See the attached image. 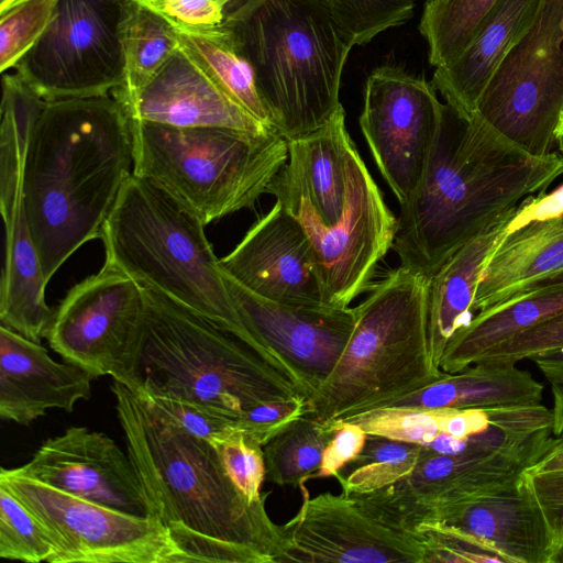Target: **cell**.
<instances>
[{
    "label": "cell",
    "mask_w": 563,
    "mask_h": 563,
    "mask_svg": "<svg viewBox=\"0 0 563 563\" xmlns=\"http://www.w3.org/2000/svg\"><path fill=\"white\" fill-rule=\"evenodd\" d=\"M111 391L148 516L168 531L181 563H276L284 533L267 514V496L250 501L210 442L156 413L122 383L114 380Z\"/></svg>",
    "instance_id": "obj_1"
},
{
    "label": "cell",
    "mask_w": 563,
    "mask_h": 563,
    "mask_svg": "<svg viewBox=\"0 0 563 563\" xmlns=\"http://www.w3.org/2000/svg\"><path fill=\"white\" fill-rule=\"evenodd\" d=\"M133 166L132 120L113 97L45 102L25 151L23 199L47 283L100 239Z\"/></svg>",
    "instance_id": "obj_2"
},
{
    "label": "cell",
    "mask_w": 563,
    "mask_h": 563,
    "mask_svg": "<svg viewBox=\"0 0 563 563\" xmlns=\"http://www.w3.org/2000/svg\"><path fill=\"white\" fill-rule=\"evenodd\" d=\"M563 175V156H533L476 113L445 104L421 181L400 206L393 249L400 266L431 278L464 244Z\"/></svg>",
    "instance_id": "obj_3"
},
{
    "label": "cell",
    "mask_w": 563,
    "mask_h": 563,
    "mask_svg": "<svg viewBox=\"0 0 563 563\" xmlns=\"http://www.w3.org/2000/svg\"><path fill=\"white\" fill-rule=\"evenodd\" d=\"M142 286V285H141ZM130 388L240 417L308 395L292 371L245 339L148 287Z\"/></svg>",
    "instance_id": "obj_4"
},
{
    "label": "cell",
    "mask_w": 563,
    "mask_h": 563,
    "mask_svg": "<svg viewBox=\"0 0 563 563\" xmlns=\"http://www.w3.org/2000/svg\"><path fill=\"white\" fill-rule=\"evenodd\" d=\"M223 25L286 141L317 131L342 107L341 78L356 43L319 0H247Z\"/></svg>",
    "instance_id": "obj_5"
},
{
    "label": "cell",
    "mask_w": 563,
    "mask_h": 563,
    "mask_svg": "<svg viewBox=\"0 0 563 563\" xmlns=\"http://www.w3.org/2000/svg\"><path fill=\"white\" fill-rule=\"evenodd\" d=\"M205 227L170 194L132 173L102 228L104 264L278 357L242 321Z\"/></svg>",
    "instance_id": "obj_6"
},
{
    "label": "cell",
    "mask_w": 563,
    "mask_h": 563,
    "mask_svg": "<svg viewBox=\"0 0 563 563\" xmlns=\"http://www.w3.org/2000/svg\"><path fill=\"white\" fill-rule=\"evenodd\" d=\"M429 278L399 266L372 284L336 366L308 399L325 424L382 409L444 377L427 329Z\"/></svg>",
    "instance_id": "obj_7"
},
{
    "label": "cell",
    "mask_w": 563,
    "mask_h": 563,
    "mask_svg": "<svg viewBox=\"0 0 563 563\" xmlns=\"http://www.w3.org/2000/svg\"><path fill=\"white\" fill-rule=\"evenodd\" d=\"M133 174L170 194L207 225L252 208L288 161L274 130L177 128L133 121Z\"/></svg>",
    "instance_id": "obj_8"
},
{
    "label": "cell",
    "mask_w": 563,
    "mask_h": 563,
    "mask_svg": "<svg viewBox=\"0 0 563 563\" xmlns=\"http://www.w3.org/2000/svg\"><path fill=\"white\" fill-rule=\"evenodd\" d=\"M300 222L312 245L324 306L346 308L368 291L379 262L393 247L397 218L362 159L347 151V191L334 225H324L311 203L280 172L267 188Z\"/></svg>",
    "instance_id": "obj_9"
},
{
    "label": "cell",
    "mask_w": 563,
    "mask_h": 563,
    "mask_svg": "<svg viewBox=\"0 0 563 563\" xmlns=\"http://www.w3.org/2000/svg\"><path fill=\"white\" fill-rule=\"evenodd\" d=\"M475 113L525 152L538 157L552 153L563 115V0H540Z\"/></svg>",
    "instance_id": "obj_10"
},
{
    "label": "cell",
    "mask_w": 563,
    "mask_h": 563,
    "mask_svg": "<svg viewBox=\"0 0 563 563\" xmlns=\"http://www.w3.org/2000/svg\"><path fill=\"white\" fill-rule=\"evenodd\" d=\"M4 484L48 532L55 553L48 563H181L164 526L82 499L1 467Z\"/></svg>",
    "instance_id": "obj_11"
},
{
    "label": "cell",
    "mask_w": 563,
    "mask_h": 563,
    "mask_svg": "<svg viewBox=\"0 0 563 563\" xmlns=\"http://www.w3.org/2000/svg\"><path fill=\"white\" fill-rule=\"evenodd\" d=\"M122 0H57L45 31L14 66L45 101L106 96L123 78Z\"/></svg>",
    "instance_id": "obj_12"
},
{
    "label": "cell",
    "mask_w": 563,
    "mask_h": 563,
    "mask_svg": "<svg viewBox=\"0 0 563 563\" xmlns=\"http://www.w3.org/2000/svg\"><path fill=\"white\" fill-rule=\"evenodd\" d=\"M144 294L125 273L103 264L75 285L54 309L46 334L64 361L98 378L129 386L136 361Z\"/></svg>",
    "instance_id": "obj_13"
},
{
    "label": "cell",
    "mask_w": 563,
    "mask_h": 563,
    "mask_svg": "<svg viewBox=\"0 0 563 563\" xmlns=\"http://www.w3.org/2000/svg\"><path fill=\"white\" fill-rule=\"evenodd\" d=\"M444 110L432 84L397 67L380 66L366 80L360 128L399 206L421 181Z\"/></svg>",
    "instance_id": "obj_14"
},
{
    "label": "cell",
    "mask_w": 563,
    "mask_h": 563,
    "mask_svg": "<svg viewBox=\"0 0 563 563\" xmlns=\"http://www.w3.org/2000/svg\"><path fill=\"white\" fill-rule=\"evenodd\" d=\"M549 448L440 454L422 445L410 475L354 496L382 521L416 532L445 507L518 481Z\"/></svg>",
    "instance_id": "obj_15"
},
{
    "label": "cell",
    "mask_w": 563,
    "mask_h": 563,
    "mask_svg": "<svg viewBox=\"0 0 563 563\" xmlns=\"http://www.w3.org/2000/svg\"><path fill=\"white\" fill-rule=\"evenodd\" d=\"M35 119L22 110L2 113L0 124V210L4 264L0 284V325L41 343L54 309L45 300V280L24 209L23 165Z\"/></svg>",
    "instance_id": "obj_16"
},
{
    "label": "cell",
    "mask_w": 563,
    "mask_h": 563,
    "mask_svg": "<svg viewBox=\"0 0 563 563\" xmlns=\"http://www.w3.org/2000/svg\"><path fill=\"white\" fill-rule=\"evenodd\" d=\"M298 512L283 525L284 547L276 563H424L418 532L382 521L345 493L308 495L300 487Z\"/></svg>",
    "instance_id": "obj_17"
},
{
    "label": "cell",
    "mask_w": 563,
    "mask_h": 563,
    "mask_svg": "<svg viewBox=\"0 0 563 563\" xmlns=\"http://www.w3.org/2000/svg\"><path fill=\"white\" fill-rule=\"evenodd\" d=\"M224 279L247 330L290 367L310 399L342 356L355 327V309L283 305L225 273Z\"/></svg>",
    "instance_id": "obj_18"
},
{
    "label": "cell",
    "mask_w": 563,
    "mask_h": 563,
    "mask_svg": "<svg viewBox=\"0 0 563 563\" xmlns=\"http://www.w3.org/2000/svg\"><path fill=\"white\" fill-rule=\"evenodd\" d=\"M20 474L66 494L148 516L146 497L126 451L103 432L70 427L45 440Z\"/></svg>",
    "instance_id": "obj_19"
},
{
    "label": "cell",
    "mask_w": 563,
    "mask_h": 563,
    "mask_svg": "<svg viewBox=\"0 0 563 563\" xmlns=\"http://www.w3.org/2000/svg\"><path fill=\"white\" fill-rule=\"evenodd\" d=\"M220 265L243 287L268 300L324 306L310 240L279 200L220 258Z\"/></svg>",
    "instance_id": "obj_20"
},
{
    "label": "cell",
    "mask_w": 563,
    "mask_h": 563,
    "mask_svg": "<svg viewBox=\"0 0 563 563\" xmlns=\"http://www.w3.org/2000/svg\"><path fill=\"white\" fill-rule=\"evenodd\" d=\"M431 523L470 536L508 563H550L555 550L525 474L514 483L445 507Z\"/></svg>",
    "instance_id": "obj_21"
},
{
    "label": "cell",
    "mask_w": 563,
    "mask_h": 563,
    "mask_svg": "<svg viewBox=\"0 0 563 563\" xmlns=\"http://www.w3.org/2000/svg\"><path fill=\"white\" fill-rule=\"evenodd\" d=\"M93 376L54 361L41 343L0 325V418L30 424L49 409L74 410L91 396Z\"/></svg>",
    "instance_id": "obj_22"
},
{
    "label": "cell",
    "mask_w": 563,
    "mask_h": 563,
    "mask_svg": "<svg viewBox=\"0 0 563 563\" xmlns=\"http://www.w3.org/2000/svg\"><path fill=\"white\" fill-rule=\"evenodd\" d=\"M125 111L133 121L177 128L273 130L218 88L179 47Z\"/></svg>",
    "instance_id": "obj_23"
},
{
    "label": "cell",
    "mask_w": 563,
    "mask_h": 563,
    "mask_svg": "<svg viewBox=\"0 0 563 563\" xmlns=\"http://www.w3.org/2000/svg\"><path fill=\"white\" fill-rule=\"evenodd\" d=\"M540 0H498L466 47L435 67L432 86L457 114L472 118L492 76L529 29Z\"/></svg>",
    "instance_id": "obj_24"
},
{
    "label": "cell",
    "mask_w": 563,
    "mask_h": 563,
    "mask_svg": "<svg viewBox=\"0 0 563 563\" xmlns=\"http://www.w3.org/2000/svg\"><path fill=\"white\" fill-rule=\"evenodd\" d=\"M563 268V216L507 232L490 253L473 301L475 313L518 296Z\"/></svg>",
    "instance_id": "obj_25"
},
{
    "label": "cell",
    "mask_w": 563,
    "mask_h": 563,
    "mask_svg": "<svg viewBox=\"0 0 563 563\" xmlns=\"http://www.w3.org/2000/svg\"><path fill=\"white\" fill-rule=\"evenodd\" d=\"M516 210L517 207L497 218L429 278L427 329L432 358L439 368L450 340L473 317L481 274L490 253L507 233Z\"/></svg>",
    "instance_id": "obj_26"
},
{
    "label": "cell",
    "mask_w": 563,
    "mask_h": 563,
    "mask_svg": "<svg viewBox=\"0 0 563 563\" xmlns=\"http://www.w3.org/2000/svg\"><path fill=\"white\" fill-rule=\"evenodd\" d=\"M351 141L343 107L317 131L287 141L288 161L279 172L300 190L324 225H334L344 209Z\"/></svg>",
    "instance_id": "obj_27"
},
{
    "label": "cell",
    "mask_w": 563,
    "mask_h": 563,
    "mask_svg": "<svg viewBox=\"0 0 563 563\" xmlns=\"http://www.w3.org/2000/svg\"><path fill=\"white\" fill-rule=\"evenodd\" d=\"M543 385L517 363L477 362L387 407L468 409L530 406L542 401ZM384 407V408H387Z\"/></svg>",
    "instance_id": "obj_28"
},
{
    "label": "cell",
    "mask_w": 563,
    "mask_h": 563,
    "mask_svg": "<svg viewBox=\"0 0 563 563\" xmlns=\"http://www.w3.org/2000/svg\"><path fill=\"white\" fill-rule=\"evenodd\" d=\"M563 313V283L531 289L475 313L450 340L440 369L454 374L512 335Z\"/></svg>",
    "instance_id": "obj_29"
},
{
    "label": "cell",
    "mask_w": 563,
    "mask_h": 563,
    "mask_svg": "<svg viewBox=\"0 0 563 563\" xmlns=\"http://www.w3.org/2000/svg\"><path fill=\"white\" fill-rule=\"evenodd\" d=\"M119 37L123 78L112 96L126 110L178 48V40L173 25L140 0H122Z\"/></svg>",
    "instance_id": "obj_30"
},
{
    "label": "cell",
    "mask_w": 563,
    "mask_h": 563,
    "mask_svg": "<svg viewBox=\"0 0 563 563\" xmlns=\"http://www.w3.org/2000/svg\"><path fill=\"white\" fill-rule=\"evenodd\" d=\"M176 33L180 51L234 102L272 129L253 69L223 23L207 31Z\"/></svg>",
    "instance_id": "obj_31"
},
{
    "label": "cell",
    "mask_w": 563,
    "mask_h": 563,
    "mask_svg": "<svg viewBox=\"0 0 563 563\" xmlns=\"http://www.w3.org/2000/svg\"><path fill=\"white\" fill-rule=\"evenodd\" d=\"M334 431L307 415L294 421L263 446L266 478L279 486H303L319 470Z\"/></svg>",
    "instance_id": "obj_32"
},
{
    "label": "cell",
    "mask_w": 563,
    "mask_h": 563,
    "mask_svg": "<svg viewBox=\"0 0 563 563\" xmlns=\"http://www.w3.org/2000/svg\"><path fill=\"white\" fill-rule=\"evenodd\" d=\"M498 0H427L419 30L429 46V62L441 66L471 42Z\"/></svg>",
    "instance_id": "obj_33"
},
{
    "label": "cell",
    "mask_w": 563,
    "mask_h": 563,
    "mask_svg": "<svg viewBox=\"0 0 563 563\" xmlns=\"http://www.w3.org/2000/svg\"><path fill=\"white\" fill-rule=\"evenodd\" d=\"M421 451V444L367 434L360 454L346 464L351 466L349 473H339L335 478L345 494L376 492L410 475Z\"/></svg>",
    "instance_id": "obj_34"
},
{
    "label": "cell",
    "mask_w": 563,
    "mask_h": 563,
    "mask_svg": "<svg viewBox=\"0 0 563 563\" xmlns=\"http://www.w3.org/2000/svg\"><path fill=\"white\" fill-rule=\"evenodd\" d=\"M54 553L55 545L42 522L0 483V558L48 563Z\"/></svg>",
    "instance_id": "obj_35"
},
{
    "label": "cell",
    "mask_w": 563,
    "mask_h": 563,
    "mask_svg": "<svg viewBox=\"0 0 563 563\" xmlns=\"http://www.w3.org/2000/svg\"><path fill=\"white\" fill-rule=\"evenodd\" d=\"M356 45L411 19L416 0H319Z\"/></svg>",
    "instance_id": "obj_36"
},
{
    "label": "cell",
    "mask_w": 563,
    "mask_h": 563,
    "mask_svg": "<svg viewBox=\"0 0 563 563\" xmlns=\"http://www.w3.org/2000/svg\"><path fill=\"white\" fill-rule=\"evenodd\" d=\"M57 0H23L0 13V70L14 68L51 22Z\"/></svg>",
    "instance_id": "obj_37"
},
{
    "label": "cell",
    "mask_w": 563,
    "mask_h": 563,
    "mask_svg": "<svg viewBox=\"0 0 563 563\" xmlns=\"http://www.w3.org/2000/svg\"><path fill=\"white\" fill-rule=\"evenodd\" d=\"M444 408L387 407L344 421L357 423L366 434L426 445L441 433Z\"/></svg>",
    "instance_id": "obj_38"
},
{
    "label": "cell",
    "mask_w": 563,
    "mask_h": 563,
    "mask_svg": "<svg viewBox=\"0 0 563 563\" xmlns=\"http://www.w3.org/2000/svg\"><path fill=\"white\" fill-rule=\"evenodd\" d=\"M139 397L163 418L211 444L238 430L240 417L228 412L174 397Z\"/></svg>",
    "instance_id": "obj_39"
},
{
    "label": "cell",
    "mask_w": 563,
    "mask_h": 563,
    "mask_svg": "<svg viewBox=\"0 0 563 563\" xmlns=\"http://www.w3.org/2000/svg\"><path fill=\"white\" fill-rule=\"evenodd\" d=\"M212 445L227 474L250 501H258L268 496L261 492L266 477L262 446L247 441L240 430H234Z\"/></svg>",
    "instance_id": "obj_40"
},
{
    "label": "cell",
    "mask_w": 563,
    "mask_h": 563,
    "mask_svg": "<svg viewBox=\"0 0 563 563\" xmlns=\"http://www.w3.org/2000/svg\"><path fill=\"white\" fill-rule=\"evenodd\" d=\"M419 533L424 563H508L496 551L441 523L421 526Z\"/></svg>",
    "instance_id": "obj_41"
},
{
    "label": "cell",
    "mask_w": 563,
    "mask_h": 563,
    "mask_svg": "<svg viewBox=\"0 0 563 563\" xmlns=\"http://www.w3.org/2000/svg\"><path fill=\"white\" fill-rule=\"evenodd\" d=\"M307 412L308 399L303 396L264 402L241 416L238 430L247 441L263 448Z\"/></svg>",
    "instance_id": "obj_42"
},
{
    "label": "cell",
    "mask_w": 563,
    "mask_h": 563,
    "mask_svg": "<svg viewBox=\"0 0 563 563\" xmlns=\"http://www.w3.org/2000/svg\"><path fill=\"white\" fill-rule=\"evenodd\" d=\"M559 349H563V313L512 335L478 362L518 363Z\"/></svg>",
    "instance_id": "obj_43"
},
{
    "label": "cell",
    "mask_w": 563,
    "mask_h": 563,
    "mask_svg": "<svg viewBox=\"0 0 563 563\" xmlns=\"http://www.w3.org/2000/svg\"><path fill=\"white\" fill-rule=\"evenodd\" d=\"M140 1L167 20L175 31L201 32L224 21V4L220 0Z\"/></svg>",
    "instance_id": "obj_44"
},
{
    "label": "cell",
    "mask_w": 563,
    "mask_h": 563,
    "mask_svg": "<svg viewBox=\"0 0 563 563\" xmlns=\"http://www.w3.org/2000/svg\"><path fill=\"white\" fill-rule=\"evenodd\" d=\"M334 434L325 448L319 470L312 478L335 477L365 445L367 434L355 422L340 421L331 424Z\"/></svg>",
    "instance_id": "obj_45"
},
{
    "label": "cell",
    "mask_w": 563,
    "mask_h": 563,
    "mask_svg": "<svg viewBox=\"0 0 563 563\" xmlns=\"http://www.w3.org/2000/svg\"><path fill=\"white\" fill-rule=\"evenodd\" d=\"M525 476L542 510L556 550L563 544V472L538 475L525 473Z\"/></svg>",
    "instance_id": "obj_46"
},
{
    "label": "cell",
    "mask_w": 563,
    "mask_h": 563,
    "mask_svg": "<svg viewBox=\"0 0 563 563\" xmlns=\"http://www.w3.org/2000/svg\"><path fill=\"white\" fill-rule=\"evenodd\" d=\"M559 472H563V432L555 435L550 448L525 473L538 475Z\"/></svg>",
    "instance_id": "obj_47"
},
{
    "label": "cell",
    "mask_w": 563,
    "mask_h": 563,
    "mask_svg": "<svg viewBox=\"0 0 563 563\" xmlns=\"http://www.w3.org/2000/svg\"><path fill=\"white\" fill-rule=\"evenodd\" d=\"M551 386L563 387V349L538 354L530 358Z\"/></svg>",
    "instance_id": "obj_48"
},
{
    "label": "cell",
    "mask_w": 563,
    "mask_h": 563,
    "mask_svg": "<svg viewBox=\"0 0 563 563\" xmlns=\"http://www.w3.org/2000/svg\"><path fill=\"white\" fill-rule=\"evenodd\" d=\"M553 397V428L554 434L558 435L563 432V387L551 386Z\"/></svg>",
    "instance_id": "obj_49"
},
{
    "label": "cell",
    "mask_w": 563,
    "mask_h": 563,
    "mask_svg": "<svg viewBox=\"0 0 563 563\" xmlns=\"http://www.w3.org/2000/svg\"><path fill=\"white\" fill-rule=\"evenodd\" d=\"M560 283H563V268H561V269L550 274L548 277H545L541 282L537 283L536 285H533L527 291H529L531 289H534V288H539V287H543V286H549V285H554V284H560Z\"/></svg>",
    "instance_id": "obj_50"
},
{
    "label": "cell",
    "mask_w": 563,
    "mask_h": 563,
    "mask_svg": "<svg viewBox=\"0 0 563 563\" xmlns=\"http://www.w3.org/2000/svg\"><path fill=\"white\" fill-rule=\"evenodd\" d=\"M224 4V18L244 4L247 0H220Z\"/></svg>",
    "instance_id": "obj_51"
},
{
    "label": "cell",
    "mask_w": 563,
    "mask_h": 563,
    "mask_svg": "<svg viewBox=\"0 0 563 563\" xmlns=\"http://www.w3.org/2000/svg\"><path fill=\"white\" fill-rule=\"evenodd\" d=\"M555 142L558 143L559 150L563 156V115L555 131Z\"/></svg>",
    "instance_id": "obj_52"
},
{
    "label": "cell",
    "mask_w": 563,
    "mask_h": 563,
    "mask_svg": "<svg viewBox=\"0 0 563 563\" xmlns=\"http://www.w3.org/2000/svg\"><path fill=\"white\" fill-rule=\"evenodd\" d=\"M550 563H563V544L554 551Z\"/></svg>",
    "instance_id": "obj_53"
},
{
    "label": "cell",
    "mask_w": 563,
    "mask_h": 563,
    "mask_svg": "<svg viewBox=\"0 0 563 563\" xmlns=\"http://www.w3.org/2000/svg\"><path fill=\"white\" fill-rule=\"evenodd\" d=\"M16 0H0V13L14 4Z\"/></svg>",
    "instance_id": "obj_54"
},
{
    "label": "cell",
    "mask_w": 563,
    "mask_h": 563,
    "mask_svg": "<svg viewBox=\"0 0 563 563\" xmlns=\"http://www.w3.org/2000/svg\"><path fill=\"white\" fill-rule=\"evenodd\" d=\"M20 1H23V0H16V1L14 2V4H15L16 2H20ZM11 7H12V5H11Z\"/></svg>",
    "instance_id": "obj_55"
}]
</instances>
